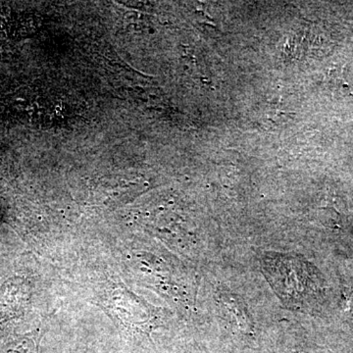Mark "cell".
Wrapping results in <instances>:
<instances>
[{"label":"cell","mask_w":353,"mask_h":353,"mask_svg":"<svg viewBox=\"0 0 353 353\" xmlns=\"http://www.w3.org/2000/svg\"><path fill=\"white\" fill-rule=\"evenodd\" d=\"M263 269L274 289L285 301L301 305L316 292L317 274L301 260L285 255H266Z\"/></svg>","instance_id":"cell-1"}]
</instances>
